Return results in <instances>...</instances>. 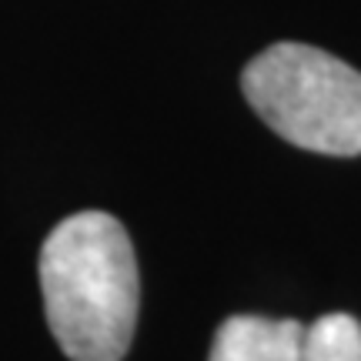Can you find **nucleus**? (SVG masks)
I'll list each match as a JSON object with an SVG mask.
<instances>
[{"label": "nucleus", "mask_w": 361, "mask_h": 361, "mask_svg": "<svg viewBox=\"0 0 361 361\" xmlns=\"http://www.w3.org/2000/svg\"><path fill=\"white\" fill-rule=\"evenodd\" d=\"M255 114L314 154H361V74L311 44H271L241 74Z\"/></svg>", "instance_id": "nucleus-2"}, {"label": "nucleus", "mask_w": 361, "mask_h": 361, "mask_svg": "<svg viewBox=\"0 0 361 361\" xmlns=\"http://www.w3.org/2000/svg\"><path fill=\"white\" fill-rule=\"evenodd\" d=\"M301 361H361V322L345 311L322 314L305 328Z\"/></svg>", "instance_id": "nucleus-4"}, {"label": "nucleus", "mask_w": 361, "mask_h": 361, "mask_svg": "<svg viewBox=\"0 0 361 361\" xmlns=\"http://www.w3.org/2000/svg\"><path fill=\"white\" fill-rule=\"evenodd\" d=\"M305 324L295 318L231 314L221 322L207 361H301Z\"/></svg>", "instance_id": "nucleus-3"}, {"label": "nucleus", "mask_w": 361, "mask_h": 361, "mask_svg": "<svg viewBox=\"0 0 361 361\" xmlns=\"http://www.w3.org/2000/svg\"><path fill=\"white\" fill-rule=\"evenodd\" d=\"M44 314L71 361H124L137 328L141 278L124 224L104 211L64 218L40 247Z\"/></svg>", "instance_id": "nucleus-1"}]
</instances>
